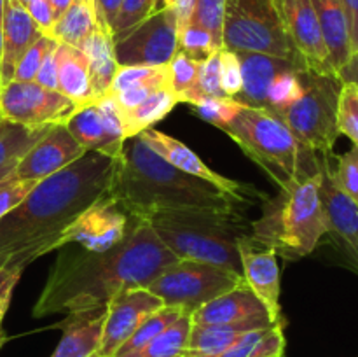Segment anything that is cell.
<instances>
[{
    "instance_id": "cell-1",
    "label": "cell",
    "mask_w": 358,
    "mask_h": 357,
    "mask_svg": "<svg viewBox=\"0 0 358 357\" xmlns=\"http://www.w3.org/2000/svg\"><path fill=\"white\" fill-rule=\"evenodd\" d=\"M177 259L145 219L136 220L119 244L105 251L65 245L35 301L34 317L107 307L121 290L147 287Z\"/></svg>"
},
{
    "instance_id": "cell-2",
    "label": "cell",
    "mask_w": 358,
    "mask_h": 357,
    "mask_svg": "<svg viewBox=\"0 0 358 357\" xmlns=\"http://www.w3.org/2000/svg\"><path fill=\"white\" fill-rule=\"evenodd\" d=\"M117 156L87 150L35 188L0 219V268L24 272L63 247L66 230L96 200L110 192Z\"/></svg>"
},
{
    "instance_id": "cell-3",
    "label": "cell",
    "mask_w": 358,
    "mask_h": 357,
    "mask_svg": "<svg viewBox=\"0 0 358 357\" xmlns=\"http://www.w3.org/2000/svg\"><path fill=\"white\" fill-rule=\"evenodd\" d=\"M112 195L138 219L164 210H210L241 216L252 196H234L168 163L140 135L122 144Z\"/></svg>"
},
{
    "instance_id": "cell-4",
    "label": "cell",
    "mask_w": 358,
    "mask_h": 357,
    "mask_svg": "<svg viewBox=\"0 0 358 357\" xmlns=\"http://www.w3.org/2000/svg\"><path fill=\"white\" fill-rule=\"evenodd\" d=\"M220 132L234 140L271 177L280 191L320 172L322 154L301 144L289 126L268 108L241 105Z\"/></svg>"
},
{
    "instance_id": "cell-5",
    "label": "cell",
    "mask_w": 358,
    "mask_h": 357,
    "mask_svg": "<svg viewBox=\"0 0 358 357\" xmlns=\"http://www.w3.org/2000/svg\"><path fill=\"white\" fill-rule=\"evenodd\" d=\"M327 231L320 196V172L294 182L275 198L266 200L261 219L250 224L252 237L259 244L275 248L276 255L287 261L310 255L322 238L327 237Z\"/></svg>"
},
{
    "instance_id": "cell-6",
    "label": "cell",
    "mask_w": 358,
    "mask_h": 357,
    "mask_svg": "<svg viewBox=\"0 0 358 357\" xmlns=\"http://www.w3.org/2000/svg\"><path fill=\"white\" fill-rule=\"evenodd\" d=\"M178 259L210 262L243 275L238 245L250 234L241 216L210 210H164L145 217Z\"/></svg>"
},
{
    "instance_id": "cell-7",
    "label": "cell",
    "mask_w": 358,
    "mask_h": 357,
    "mask_svg": "<svg viewBox=\"0 0 358 357\" xmlns=\"http://www.w3.org/2000/svg\"><path fill=\"white\" fill-rule=\"evenodd\" d=\"M304 93L283 111L275 112L301 144L317 154H332L339 136L338 107L343 83L334 74L303 70Z\"/></svg>"
},
{
    "instance_id": "cell-8",
    "label": "cell",
    "mask_w": 358,
    "mask_h": 357,
    "mask_svg": "<svg viewBox=\"0 0 358 357\" xmlns=\"http://www.w3.org/2000/svg\"><path fill=\"white\" fill-rule=\"evenodd\" d=\"M222 48L234 52H264L306 69L287 35L275 0H226Z\"/></svg>"
},
{
    "instance_id": "cell-9",
    "label": "cell",
    "mask_w": 358,
    "mask_h": 357,
    "mask_svg": "<svg viewBox=\"0 0 358 357\" xmlns=\"http://www.w3.org/2000/svg\"><path fill=\"white\" fill-rule=\"evenodd\" d=\"M243 282V275L220 266L192 259H177L157 273L145 289L156 294L164 307H177L192 314Z\"/></svg>"
},
{
    "instance_id": "cell-10",
    "label": "cell",
    "mask_w": 358,
    "mask_h": 357,
    "mask_svg": "<svg viewBox=\"0 0 358 357\" xmlns=\"http://www.w3.org/2000/svg\"><path fill=\"white\" fill-rule=\"evenodd\" d=\"M178 51V24L173 10L161 6L152 14L114 38L119 66H164Z\"/></svg>"
},
{
    "instance_id": "cell-11",
    "label": "cell",
    "mask_w": 358,
    "mask_h": 357,
    "mask_svg": "<svg viewBox=\"0 0 358 357\" xmlns=\"http://www.w3.org/2000/svg\"><path fill=\"white\" fill-rule=\"evenodd\" d=\"M77 105L59 91L35 80H7L0 84V118L24 128L65 125Z\"/></svg>"
},
{
    "instance_id": "cell-12",
    "label": "cell",
    "mask_w": 358,
    "mask_h": 357,
    "mask_svg": "<svg viewBox=\"0 0 358 357\" xmlns=\"http://www.w3.org/2000/svg\"><path fill=\"white\" fill-rule=\"evenodd\" d=\"M138 217L133 216L112 192L93 203L83 216L66 230L63 247L76 244L87 251H105L119 244L128 234Z\"/></svg>"
},
{
    "instance_id": "cell-13",
    "label": "cell",
    "mask_w": 358,
    "mask_h": 357,
    "mask_svg": "<svg viewBox=\"0 0 358 357\" xmlns=\"http://www.w3.org/2000/svg\"><path fill=\"white\" fill-rule=\"evenodd\" d=\"M65 126L86 150L117 156L126 142L121 107L110 93L77 108L66 119Z\"/></svg>"
},
{
    "instance_id": "cell-14",
    "label": "cell",
    "mask_w": 358,
    "mask_h": 357,
    "mask_svg": "<svg viewBox=\"0 0 358 357\" xmlns=\"http://www.w3.org/2000/svg\"><path fill=\"white\" fill-rule=\"evenodd\" d=\"M163 307V301L145 287H131L110 298L105 307L107 310L98 357H114L140 324Z\"/></svg>"
},
{
    "instance_id": "cell-15",
    "label": "cell",
    "mask_w": 358,
    "mask_h": 357,
    "mask_svg": "<svg viewBox=\"0 0 358 357\" xmlns=\"http://www.w3.org/2000/svg\"><path fill=\"white\" fill-rule=\"evenodd\" d=\"M287 35L308 70L334 74L329 49L311 0H275Z\"/></svg>"
},
{
    "instance_id": "cell-16",
    "label": "cell",
    "mask_w": 358,
    "mask_h": 357,
    "mask_svg": "<svg viewBox=\"0 0 358 357\" xmlns=\"http://www.w3.org/2000/svg\"><path fill=\"white\" fill-rule=\"evenodd\" d=\"M241 270L247 286L254 290L268 312L273 324L285 326V318L280 304V262L275 248L259 244L252 233L241 238L238 245Z\"/></svg>"
},
{
    "instance_id": "cell-17",
    "label": "cell",
    "mask_w": 358,
    "mask_h": 357,
    "mask_svg": "<svg viewBox=\"0 0 358 357\" xmlns=\"http://www.w3.org/2000/svg\"><path fill=\"white\" fill-rule=\"evenodd\" d=\"M87 150L70 135L65 125H55L14 167L17 178L41 182L63 170Z\"/></svg>"
},
{
    "instance_id": "cell-18",
    "label": "cell",
    "mask_w": 358,
    "mask_h": 357,
    "mask_svg": "<svg viewBox=\"0 0 358 357\" xmlns=\"http://www.w3.org/2000/svg\"><path fill=\"white\" fill-rule=\"evenodd\" d=\"M320 196L327 219V237L336 241L353 268L358 270V206L332 181L327 154H322Z\"/></svg>"
},
{
    "instance_id": "cell-19",
    "label": "cell",
    "mask_w": 358,
    "mask_h": 357,
    "mask_svg": "<svg viewBox=\"0 0 358 357\" xmlns=\"http://www.w3.org/2000/svg\"><path fill=\"white\" fill-rule=\"evenodd\" d=\"M143 140L156 150L159 156H163L168 163H171L173 167H177L178 170L185 172L189 175H194V177L203 178V181L210 182V184L217 186L222 191L229 192L234 196H259V198H264V195H261V191H257L252 186H245L241 182L234 181V178L224 177L219 172L212 170L191 147H187L185 144H182L180 140L173 139V136L166 135L164 132H159L156 128H147L145 132L140 133Z\"/></svg>"
},
{
    "instance_id": "cell-20",
    "label": "cell",
    "mask_w": 358,
    "mask_h": 357,
    "mask_svg": "<svg viewBox=\"0 0 358 357\" xmlns=\"http://www.w3.org/2000/svg\"><path fill=\"white\" fill-rule=\"evenodd\" d=\"M105 310L107 308L100 307L66 314V318L56 324L63 335L51 357H96L101 343Z\"/></svg>"
},
{
    "instance_id": "cell-21",
    "label": "cell",
    "mask_w": 358,
    "mask_h": 357,
    "mask_svg": "<svg viewBox=\"0 0 358 357\" xmlns=\"http://www.w3.org/2000/svg\"><path fill=\"white\" fill-rule=\"evenodd\" d=\"M3 55L2 69H0V84L13 80L17 62L28 48L37 41L42 34L28 14L27 7L17 0H6L2 16Z\"/></svg>"
},
{
    "instance_id": "cell-22",
    "label": "cell",
    "mask_w": 358,
    "mask_h": 357,
    "mask_svg": "<svg viewBox=\"0 0 358 357\" xmlns=\"http://www.w3.org/2000/svg\"><path fill=\"white\" fill-rule=\"evenodd\" d=\"M241 65V91L234 100L250 107H266V97L271 80L282 70L287 69H304L290 59L278 58V56L264 55V52H236Z\"/></svg>"
},
{
    "instance_id": "cell-23",
    "label": "cell",
    "mask_w": 358,
    "mask_h": 357,
    "mask_svg": "<svg viewBox=\"0 0 358 357\" xmlns=\"http://www.w3.org/2000/svg\"><path fill=\"white\" fill-rule=\"evenodd\" d=\"M192 324H229L248 318L269 317L264 304L261 303L247 282L227 290L222 296L208 301L191 314Z\"/></svg>"
},
{
    "instance_id": "cell-24",
    "label": "cell",
    "mask_w": 358,
    "mask_h": 357,
    "mask_svg": "<svg viewBox=\"0 0 358 357\" xmlns=\"http://www.w3.org/2000/svg\"><path fill=\"white\" fill-rule=\"evenodd\" d=\"M271 326L276 324H273L269 317L248 318V321L229 322V324H192L184 357L219 356L245 332L271 328Z\"/></svg>"
},
{
    "instance_id": "cell-25",
    "label": "cell",
    "mask_w": 358,
    "mask_h": 357,
    "mask_svg": "<svg viewBox=\"0 0 358 357\" xmlns=\"http://www.w3.org/2000/svg\"><path fill=\"white\" fill-rule=\"evenodd\" d=\"M336 76L352 56L350 23L343 0H311Z\"/></svg>"
},
{
    "instance_id": "cell-26",
    "label": "cell",
    "mask_w": 358,
    "mask_h": 357,
    "mask_svg": "<svg viewBox=\"0 0 358 357\" xmlns=\"http://www.w3.org/2000/svg\"><path fill=\"white\" fill-rule=\"evenodd\" d=\"M56 63H58V91L72 100L77 107L93 104V88L87 70V58L83 49L72 48L66 44H58L56 49Z\"/></svg>"
},
{
    "instance_id": "cell-27",
    "label": "cell",
    "mask_w": 358,
    "mask_h": 357,
    "mask_svg": "<svg viewBox=\"0 0 358 357\" xmlns=\"http://www.w3.org/2000/svg\"><path fill=\"white\" fill-rule=\"evenodd\" d=\"M83 52L87 58L91 88L94 98L107 97L112 83L119 70V63L114 52V38L107 28H96L83 44Z\"/></svg>"
},
{
    "instance_id": "cell-28",
    "label": "cell",
    "mask_w": 358,
    "mask_h": 357,
    "mask_svg": "<svg viewBox=\"0 0 358 357\" xmlns=\"http://www.w3.org/2000/svg\"><path fill=\"white\" fill-rule=\"evenodd\" d=\"M96 28L103 27L98 21L93 0H73L69 10L55 23L49 37L55 38L58 44H66L80 49L86 38Z\"/></svg>"
},
{
    "instance_id": "cell-29",
    "label": "cell",
    "mask_w": 358,
    "mask_h": 357,
    "mask_svg": "<svg viewBox=\"0 0 358 357\" xmlns=\"http://www.w3.org/2000/svg\"><path fill=\"white\" fill-rule=\"evenodd\" d=\"M177 104L178 98L175 91L171 90V86H163L152 91L136 107L129 108V111H122L121 108L126 140L140 135L147 128H152V125L164 119V115L170 114Z\"/></svg>"
},
{
    "instance_id": "cell-30",
    "label": "cell",
    "mask_w": 358,
    "mask_h": 357,
    "mask_svg": "<svg viewBox=\"0 0 358 357\" xmlns=\"http://www.w3.org/2000/svg\"><path fill=\"white\" fill-rule=\"evenodd\" d=\"M192 329L191 314H184L154 336L143 349L128 357H184Z\"/></svg>"
},
{
    "instance_id": "cell-31",
    "label": "cell",
    "mask_w": 358,
    "mask_h": 357,
    "mask_svg": "<svg viewBox=\"0 0 358 357\" xmlns=\"http://www.w3.org/2000/svg\"><path fill=\"white\" fill-rule=\"evenodd\" d=\"M51 128H24L0 118V168L16 164Z\"/></svg>"
},
{
    "instance_id": "cell-32",
    "label": "cell",
    "mask_w": 358,
    "mask_h": 357,
    "mask_svg": "<svg viewBox=\"0 0 358 357\" xmlns=\"http://www.w3.org/2000/svg\"><path fill=\"white\" fill-rule=\"evenodd\" d=\"M184 314H187V312H184L182 308L177 307H163L161 310L154 312V314L150 315L149 318H145V321L140 324V328L126 340L124 345L117 350V354H115L114 357H128L131 356V354L138 352V350L143 349L154 336L159 335L163 329H166L171 322H175Z\"/></svg>"
},
{
    "instance_id": "cell-33",
    "label": "cell",
    "mask_w": 358,
    "mask_h": 357,
    "mask_svg": "<svg viewBox=\"0 0 358 357\" xmlns=\"http://www.w3.org/2000/svg\"><path fill=\"white\" fill-rule=\"evenodd\" d=\"M303 70L306 69H287L282 70L271 80L266 97V107L271 112H280L283 108L296 104L304 93Z\"/></svg>"
},
{
    "instance_id": "cell-34",
    "label": "cell",
    "mask_w": 358,
    "mask_h": 357,
    "mask_svg": "<svg viewBox=\"0 0 358 357\" xmlns=\"http://www.w3.org/2000/svg\"><path fill=\"white\" fill-rule=\"evenodd\" d=\"M327 167L332 181L358 206V147L353 146L345 154H327Z\"/></svg>"
},
{
    "instance_id": "cell-35",
    "label": "cell",
    "mask_w": 358,
    "mask_h": 357,
    "mask_svg": "<svg viewBox=\"0 0 358 357\" xmlns=\"http://www.w3.org/2000/svg\"><path fill=\"white\" fill-rule=\"evenodd\" d=\"M220 49L222 46L217 44L215 38L198 24L189 23L178 30V51L191 56L192 59H206Z\"/></svg>"
},
{
    "instance_id": "cell-36",
    "label": "cell",
    "mask_w": 358,
    "mask_h": 357,
    "mask_svg": "<svg viewBox=\"0 0 358 357\" xmlns=\"http://www.w3.org/2000/svg\"><path fill=\"white\" fill-rule=\"evenodd\" d=\"M224 13H226V0H196L191 23L208 31L217 44L222 46Z\"/></svg>"
},
{
    "instance_id": "cell-37",
    "label": "cell",
    "mask_w": 358,
    "mask_h": 357,
    "mask_svg": "<svg viewBox=\"0 0 358 357\" xmlns=\"http://www.w3.org/2000/svg\"><path fill=\"white\" fill-rule=\"evenodd\" d=\"M198 59H192L191 56L184 55L180 51H177L173 59L168 63L170 86L175 91V94H177L178 104H180V98L196 86V80H198Z\"/></svg>"
},
{
    "instance_id": "cell-38",
    "label": "cell",
    "mask_w": 358,
    "mask_h": 357,
    "mask_svg": "<svg viewBox=\"0 0 358 357\" xmlns=\"http://www.w3.org/2000/svg\"><path fill=\"white\" fill-rule=\"evenodd\" d=\"M241 105L243 104H240L234 98H206V100L191 105V107L194 114H198L203 121L210 122L220 130L238 114Z\"/></svg>"
},
{
    "instance_id": "cell-39",
    "label": "cell",
    "mask_w": 358,
    "mask_h": 357,
    "mask_svg": "<svg viewBox=\"0 0 358 357\" xmlns=\"http://www.w3.org/2000/svg\"><path fill=\"white\" fill-rule=\"evenodd\" d=\"M157 4H159V0H122L117 18L110 28L112 38L121 37L129 28L145 20L149 14H152L157 9Z\"/></svg>"
},
{
    "instance_id": "cell-40",
    "label": "cell",
    "mask_w": 358,
    "mask_h": 357,
    "mask_svg": "<svg viewBox=\"0 0 358 357\" xmlns=\"http://www.w3.org/2000/svg\"><path fill=\"white\" fill-rule=\"evenodd\" d=\"M58 42L55 38L48 37V35H41L30 48L24 51V55L21 56L20 62H17L16 70H14V80H35L37 77L38 69L42 65V59L48 55L49 49H52Z\"/></svg>"
},
{
    "instance_id": "cell-41",
    "label": "cell",
    "mask_w": 358,
    "mask_h": 357,
    "mask_svg": "<svg viewBox=\"0 0 358 357\" xmlns=\"http://www.w3.org/2000/svg\"><path fill=\"white\" fill-rule=\"evenodd\" d=\"M339 135H346L358 147V100L353 84H343L338 107Z\"/></svg>"
},
{
    "instance_id": "cell-42",
    "label": "cell",
    "mask_w": 358,
    "mask_h": 357,
    "mask_svg": "<svg viewBox=\"0 0 358 357\" xmlns=\"http://www.w3.org/2000/svg\"><path fill=\"white\" fill-rule=\"evenodd\" d=\"M219 77L220 88L227 98H236V94L241 91V65L240 58L234 51L222 48L219 51Z\"/></svg>"
},
{
    "instance_id": "cell-43",
    "label": "cell",
    "mask_w": 358,
    "mask_h": 357,
    "mask_svg": "<svg viewBox=\"0 0 358 357\" xmlns=\"http://www.w3.org/2000/svg\"><path fill=\"white\" fill-rule=\"evenodd\" d=\"M35 184H37L35 181L17 178L13 172L7 177H3L0 181V219L7 212H10L17 203L23 202L24 196L35 188Z\"/></svg>"
},
{
    "instance_id": "cell-44",
    "label": "cell",
    "mask_w": 358,
    "mask_h": 357,
    "mask_svg": "<svg viewBox=\"0 0 358 357\" xmlns=\"http://www.w3.org/2000/svg\"><path fill=\"white\" fill-rule=\"evenodd\" d=\"M168 70V65L164 66H119L117 74L114 77V83H112L110 94L119 93L122 90H128V88L136 86V84H142L145 80L156 79V77L163 76Z\"/></svg>"
},
{
    "instance_id": "cell-45",
    "label": "cell",
    "mask_w": 358,
    "mask_h": 357,
    "mask_svg": "<svg viewBox=\"0 0 358 357\" xmlns=\"http://www.w3.org/2000/svg\"><path fill=\"white\" fill-rule=\"evenodd\" d=\"M163 86H170V76H168V70L163 74V76L156 77V79L145 80V83L128 88V90L119 91V93L114 94V98L122 111H129V108L142 104V102L152 93V91H156L157 88H163Z\"/></svg>"
},
{
    "instance_id": "cell-46",
    "label": "cell",
    "mask_w": 358,
    "mask_h": 357,
    "mask_svg": "<svg viewBox=\"0 0 358 357\" xmlns=\"http://www.w3.org/2000/svg\"><path fill=\"white\" fill-rule=\"evenodd\" d=\"M24 7H27L28 14H30V18L34 20V23L37 24L38 30L49 37L52 31V27H55L56 23L49 0H30Z\"/></svg>"
},
{
    "instance_id": "cell-47",
    "label": "cell",
    "mask_w": 358,
    "mask_h": 357,
    "mask_svg": "<svg viewBox=\"0 0 358 357\" xmlns=\"http://www.w3.org/2000/svg\"><path fill=\"white\" fill-rule=\"evenodd\" d=\"M21 275H23V272H20V270L0 268V335H2V321L10 304L14 287L20 282Z\"/></svg>"
},
{
    "instance_id": "cell-48",
    "label": "cell",
    "mask_w": 358,
    "mask_h": 357,
    "mask_svg": "<svg viewBox=\"0 0 358 357\" xmlns=\"http://www.w3.org/2000/svg\"><path fill=\"white\" fill-rule=\"evenodd\" d=\"M56 49L58 44L52 49H49L48 55L42 59V65L38 69L37 77H35V83L41 84V86L49 88V90L58 91V63H56Z\"/></svg>"
},
{
    "instance_id": "cell-49",
    "label": "cell",
    "mask_w": 358,
    "mask_h": 357,
    "mask_svg": "<svg viewBox=\"0 0 358 357\" xmlns=\"http://www.w3.org/2000/svg\"><path fill=\"white\" fill-rule=\"evenodd\" d=\"M94 9H96L98 21L103 28L110 31L112 24H114L115 18H117L119 9H121L122 0H93Z\"/></svg>"
},
{
    "instance_id": "cell-50",
    "label": "cell",
    "mask_w": 358,
    "mask_h": 357,
    "mask_svg": "<svg viewBox=\"0 0 358 357\" xmlns=\"http://www.w3.org/2000/svg\"><path fill=\"white\" fill-rule=\"evenodd\" d=\"M194 4L196 0H163V6L170 7L173 10L175 18H177L178 30L191 23L192 13H194Z\"/></svg>"
},
{
    "instance_id": "cell-51",
    "label": "cell",
    "mask_w": 358,
    "mask_h": 357,
    "mask_svg": "<svg viewBox=\"0 0 358 357\" xmlns=\"http://www.w3.org/2000/svg\"><path fill=\"white\" fill-rule=\"evenodd\" d=\"M350 23V37H352V52L358 46V0H343Z\"/></svg>"
},
{
    "instance_id": "cell-52",
    "label": "cell",
    "mask_w": 358,
    "mask_h": 357,
    "mask_svg": "<svg viewBox=\"0 0 358 357\" xmlns=\"http://www.w3.org/2000/svg\"><path fill=\"white\" fill-rule=\"evenodd\" d=\"M338 77L343 84L346 83L358 84V46L355 48V51L352 52V56H350L348 63L339 70Z\"/></svg>"
},
{
    "instance_id": "cell-53",
    "label": "cell",
    "mask_w": 358,
    "mask_h": 357,
    "mask_svg": "<svg viewBox=\"0 0 358 357\" xmlns=\"http://www.w3.org/2000/svg\"><path fill=\"white\" fill-rule=\"evenodd\" d=\"M49 4H51L52 14H55V20L58 21L59 18H62L63 14L69 10V7L72 6L73 0H49Z\"/></svg>"
},
{
    "instance_id": "cell-54",
    "label": "cell",
    "mask_w": 358,
    "mask_h": 357,
    "mask_svg": "<svg viewBox=\"0 0 358 357\" xmlns=\"http://www.w3.org/2000/svg\"><path fill=\"white\" fill-rule=\"evenodd\" d=\"M14 167H16V164H10V167H3V168H0V181H2L3 177H7V175H9L10 172L14 170Z\"/></svg>"
},
{
    "instance_id": "cell-55",
    "label": "cell",
    "mask_w": 358,
    "mask_h": 357,
    "mask_svg": "<svg viewBox=\"0 0 358 357\" xmlns=\"http://www.w3.org/2000/svg\"><path fill=\"white\" fill-rule=\"evenodd\" d=\"M2 55H3V35H2V23H0V69H2Z\"/></svg>"
},
{
    "instance_id": "cell-56",
    "label": "cell",
    "mask_w": 358,
    "mask_h": 357,
    "mask_svg": "<svg viewBox=\"0 0 358 357\" xmlns=\"http://www.w3.org/2000/svg\"><path fill=\"white\" fill-rule=\"evenodd\" d=\"M3 6H6V0H0V23H2V16H3Z\"/></svg>"
},
{
    "instance_id": "cell-57",
    "label": "cell",
    "mask_w": 358,
    "mask_h": 357,
    "mask_svg": "<svg viewBox=\"0 0 358 357\" xmlns=\"http://www.w3.org/2000/svg\"><path fill=\"white\" fill-rule=\"evenodd\" d=\"M348 84V83H346ZM350 84H353V83H350ZM353 90H355V94H357V100H358V84H353Z\"/></svg>"
},
{
    "instance_id": "cell-58",
    "label": "cell",
    "mask_w": 358,
    "mask_h": 357,
    "mask_svg": "<svg viewBox=\"0 0 358 357\" xmlns=\"http://www.w3.org/2000/svg\"><path fill=\"white\" fill-rule=\"evenodd\" d=\"M3 342H6V336H3V335H0V346L3 345Z\"/></svg>"
},
{
    "instance_id": "cell-59",
    "label": "cell",
    "mask_w": 358,
    "mask_h": 357,
    "mask_svg": "<svg viewBox=\"0 0 358 357\" xmlns=\"http://www.w3.org/2000/svg\"><path fill=\"white\" fill-rule=\"evenodd\" d=\"M17 2H20V4H21V6H27V4H28V2H30V0H17Z\"/></svg>"
},
{
    "instance_id": "cell-60",
    "label": "cell",
    "mask_w": 358,
    "mask_h": 357,
    "mask_svg": "<svg viewBox=\"0 0 358 357\" xmlns=\"http://www.w3.org/2000/svg\"><path fill=\"white\" fill-rule=\"evenodd\" d=\"M282 357H285V356H282Z\"/></svg>"
},
{
    "instance_id": "cell-61",
    "label": "cell",
    "mask_w": 358,
    "mask_h": 357,
    "mask_svg": "<svg viewBox=\"0 0 358 357\" xmlns=\"http://www.w3.org/2000/svg\"><path fill=\"white\" fill-rule=\"evenodd\" d=\"M96 357H98V356H96Z\"/></svg>"
}]
</instances>
